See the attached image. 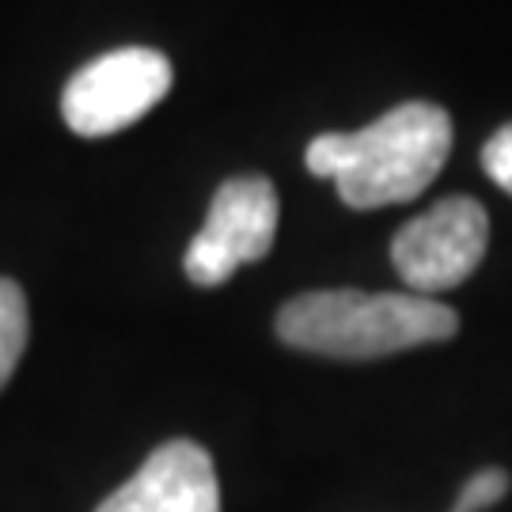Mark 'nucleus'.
Wrapping results in <instances>:
<instances>
[{
    "mask_svg": "<svg viewBox=\"0 0 512 512\" xmlns=\"http://www.w3.org/2000/svg\"><path fill=\"white\" fill-rule=\"evenodd\" d=\"M452 152V118L437 103H399L357 133H319L304 152L349 209H384L425 194Z\"/></svg>",
    "mask_w": 512,
    "mask_h": 512,
    "instance_id": "nucleus-1",
    "label": "nucleus"
},
{
    "mask_svg": "<svg viewBox=\"0 0 512 512\" xmlns=\"http://www.w3.org/2000/svg\"><path fill=\"white\" fill-rule=\"evenodd\" d=\"M456 330V311L418 293L319 289L293 296L277 311V338L285 346L338 361H376L403 349L448 342Z\"/></svg>",
    "mask_w": 512,
    "mask_h": 512,
    "instance_id": "nucleus-2",
    "label": "nucleus"
},
{
    "mask_svg": "<svg viewBox=\"0 0 512 512\" xmlns=\"http://www.w3.org/2000/svg\"><path fill=\"white\" fill-rule=\"evenodd\" d=\"M171 92V61L148 46H126L88 61L61 92L65 126L80 137H110L141 122Z\"/></svg>",
    "mask_w": 512,
    "mask_h": 512,
    "instance_id": "nucleus-3",
    "label": "nucleus"
},
{
    "mask_svg": "<svg viewBox=\"0 0 512 512\" xmlns=\"http://www.w3.org/2000/svg\"><path fill=\"white\" fill-rule=\"evenodd\" d=\"M277 190L262 175H239L217 186L202 232L190 239L183 270L194 285L217 289L239 266L270 255L277 236Z\"/></svg>",
    "mask_w": 512,
    "mask_h": 512,
    "instance_id": "nucleus-4",
    "label": "nucleus"
},
{
    "mask_svg": "<svg viewBox=\"0 0 512 512\" xmlns=\"http://www.w3.org/2000/svg\"><path fill=\"white\" fill-rule=\"evenodd\" d=\"M490 247V217L475 198H444L399 228L391 243L395 274L418 296L456 289L478 270Z\"/></svg>",
    "mask_w": 512,
    "mask_h": 512,
    "instance_id": "nucleus-5",
    "label": "nucleus"
},
{
    "mask_svg": "<svg viewBox=\"0 0 512 512\" xmlns=\"http://www.w3.org/2000/svg\"><path fill=\"white\" fill-rule=\"evenodd\" d=\"M95 512H224L213 459L198 440H167Z\"/></svg>",
    "mask_w": 512,
    "mask_h": 512,
    "instance_id": "nucleus-6",
    "label": "nucleus"
},
{
    "mask_svg": "<svg viewBox=\"0 0 512 512\" xmlns=\"http://www.w3.org/2000/svg\"><path fill=\"white\" fill-rule=\"evenodd\" d=\"M31 319H27V296L12 277H0V387L12 380L19 357L27 349Z\"/></svg>",
    "mask_w": 512,
    "mask_h": 512,
    "instance_id": "nucleus-7",
    "label": "nucleus"
},
{
    "mask_svg": "<svg viewBox=\"0 0 512 512\" xmlns=\"http://www.w3.org/2000/svg\"><path fill=\"white\" fill-rule=\"evenodd\" d=\"M505 494H509V475H505L501 467H486V471H478V475H471L467 482H463V490H459L452 512L494 509Z\"/></svg>",
    "mask_w": 512,
    "mask_h": 512,
    "instance_id": "nucleus-8",
    "label": "nucleus"
},
{
    "mask_svg": "<svg viewBox=\"0 0 512 512\" xmlns=\"http://www.w3.org/2000/svg\"><path fill=\"white\" fill-rule=\"evenodd\" d=\"M482 167L505 194H512V122L501 126L482 148Z\"/></svg>",
    "mask_w": 512,
    "mask_h": 512,
    "instance_id": "nucleus-9",
    "label": "nucleus"
}]
</instances>
